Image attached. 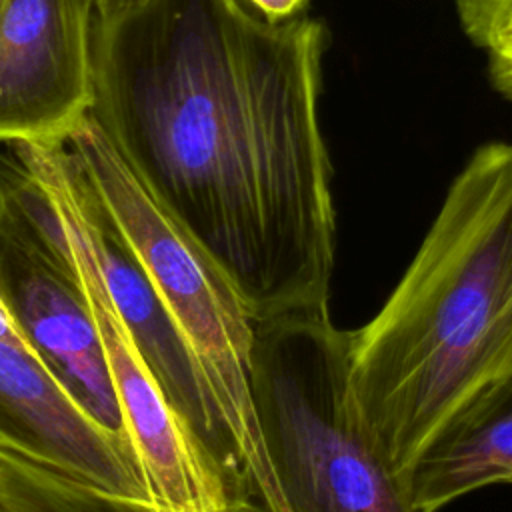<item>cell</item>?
<instances>
[{
  "label": "cell",
  "instance_id": "8992f818",
  "mask_svg": "<svg viewBox=\"0 0 512 512\" xmlns=\"http://www.w3.org/2000/svg\"><path fill=\"white\" fill-rule=\"evenodd\" d=\"M12 150L42 180L58 212L152 502L170 512H236L222 478L168 406L108 294L80 220L70 148L66 142H16Z\"/></svg>",
  "mask_w": 512,
  "mask_h": 512
},
{
  "label": "cell",
  "instance_id": "7a4b0ae2",
  "mask_svg": "<svg viewBox=\"0 0 512 512\" xmlns=\"http://www.w3.org/2000/svg\"><path fill=\"white\" fill-rule=\"evenodd\" d=\"M512 380V142L452 180L380 312L350 332V388L406 488L416 462Z\"/></svg>",
  "mask_w": 512,
  "mask_h": 512
},
{
  "label": "cell",
  "instance_id": "6da1fadb",
  "mask_svg": "<svg viewBox=\"0 0 512 512\" xmlns=\"http://www.w3.org/2000/svg\"><path fill=\"white\" fill-rule=\"evenodd\" d=\"M328 30L242 0H146L92 28L90 116L254 322L328 310Z\"/></svg>",
  "mask_w": 512,
  "mask_h": 512
},
{
  "label": "cell",
  "instance_id": "9c48e42d",
  "mask_svg": "<svg viewBox=\"0 0 512 512\" xmlns=\"http://www.w3.org/2000/svg\"><path fill=\"white\" fill-rule=\"evenodd\" d=\"M500 482H512V380L416 462L406 492L416 512H436Z\"/></svg>",
  "mask_w": 512,
  "mask_h": 512
},
{
  "label": "cell",
  "instance_id": "5b68a950",
  "mask_svg": "<svg viewBox=\"0 0 512 512\" xmlns=\"http://www.w3.org/2000/svg\"><path fill=\"white\" fill-rule=\"evenodd\" d=\"M0 302L66 394L132 448L58 212L14 150L0 156Z\"/></svg>",
  "mask_w": 512,
  "mask_h": 512
},
{
  "label": "cell",
  "instance_id": "7c38bea8",
  "mask_svg": "<svg viewBox=\"0 0 512 512\" xmlns=\"http://www.w3.org/2000/svg\"><path fill=\"white\" fill-rule=\"evenodd\" d=\"M144 2L146 0H94L96 12L100 18H114V16L124 14Z\"/></svg>",
  "mask_w": 512,
  "mask_h": 512
},
{
  "label": "cell",
  "instance_id": "30bf717a",
  "mask_svg": "<svg viewBox=\"0 0 512 512\" xmlns=\"http://www.w3.org/2000/svg\"><path fill=\"white\" fill-rule=\"evenodd\" d=\"M460 26L486 56L492 86L512 98V0H454Z\"/></svg>",
  "mask_w": 512,
  "mask_h": 512
},
{
  "label": "cell",
  "instance_id": "3957f363",
  "mask_svg": "<svg viewBox=\"0 0 512 512\" xmlns=\"http://www.w3.org/2000/svg\"><path fill=\"white\" fill-rule=\"evenodd\" d=\"M250 392L290 512H416L350 388V332L328 310L254 322Z\"/></svg>",
  "mask_w": 512,
  "mask_h": 512
},
{
  "label": "cell",
  "instance_id": "277c9868",
  "mask_svg": "<svg viewBox=\"0 0 512 512\" xmlns=\"http://www.w3.org/2000/svg\"><path fill=\"white\" fill-rule=\"evenodd\" d=\"M66 146L190 346L256 478L288 510L252 404L254 320L238 292L138 180L90 114L68 136Z\"/></svg>",
  "mask_w": 512,
  "mask_h": 512
},
{
  "label": "cell",
  "instance_id": "5bb4252c",
  "mask_svg": "<svg viewBox=\"0 0 512 512\" xmlns=\"http://www.w3.org/2000/svg\"><path fill=\"white\" fill-rule=\"evenodd\" d=\"M510 484H512V482H510Z\"/></svg>",
  "mask_w": 512,
  "mask_h": 512
},
{
  "label": "cell",
  "instance_id": "8fae6325",
  "mask_svg": "<svg viewBox=\"0 0 512 512\" xmlns=\"http://www.w3.org/2000/svg\"><path fill=\"white\" fill-rule=\"evenodd\" d=\"M268 22H286L304 16L312 0H242Z\"/></svg>",
  "mask_w": 512,
  "mask_h": 512
},
{
  "label": "cell",
  "instance_id": "52a82bcc",
  "mask_svg": "<svg viewBox=\"0 0 512 512\" xmlns=\"http://www.w3.org/2000/svg\"><path fill=\"white\" fill-rule=\"evenodd\" d=\"M94 0H6L0 142H66L94 102Z\"/></svg>",
  "mask_w": 512,
  "mask_h": 512
},
{
  "label": "cell",
  "instance_id": "4fadbf2b",
  "mask_svg": "<svg viewBox=\"0 0 512 512\" xmlns=\"http://www.w3.org/2000/svg\"><path fill=\"white\" fill-rule=\"evenodd\" d=\"M4 2H6V0H0V12H2V8H4Z\"/></svg>",
  "mask_w": 512,
  "mask_h": 512
},
{
  "label": "cell",
  "instance_id": "ba28073f",
  "mask_svg": "<svg viewBox=\"0 0 512 512\" xmlns=\"http://www.w3.org/2000/svg\"><path fill=\"white\" fill-rule=\"evenodd\" d=\"M0 452L116 496L152 502L134 450L54 380L0 302Z\"/></svg>",
  "mask_w": 512,
  "mask_h": 512
}]
</instances>
